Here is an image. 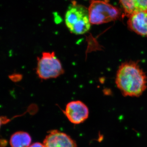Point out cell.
<instances>
[{"mask_svg": "<svg viewBox=\"0 0 147 147\" xmlns=\"http://www.w3.org/2000/svg\"><path fill=\"white\" fill-rule=\"evenodd\" d=\"M88 9L90 22L93 25L115 21L121 16L120 9L110 4L108 0H91Z\"/></svg>", "mask_w": 147, "mask_h": 147, "instance_id": "cell-3", "label": "cell"}, {"mask_svg": "<svg viewBox=\"0 0 147 147\" xmlns=\"http://www.w3.org/2000/svg\"><path fill=\"white\" fill-rule=\"evenodd\" d=\"M63 113L68 120L74 124L84 122L88 118L89 114L87 105L80 100L68 102Z\"/></svg>", "mask_w": 147, "mask_h": 147, "instance_id": "cell-5", "label": "cell"}, {"mask_svg": "<svg viewBox=\"0 0 147 147\" xmlns=\"http://www.w3.org/2000/svg\"><path fill=\"white\" fill-rule=\"evenodd\" d=\"M65 23L72 33L76 35L86 33L91 27L88 9L76 1H72L66 12Z\"/></svg>", "mask_w": 147, "mask_h": 147, "instance_id": "cell-2", "label": "cell"}, {"mask_svg": "<svg viewBox=\"0 0 147 147\" xmlns=\"http://www.w3.org/2000/svg\"><path fill=\"white\" fill-rule=\"evenodd\" d=\"M128 28L143 36L147 37V11L134 13L128 17Z\"/></svg>", "mask_w": 147, "mask_h": 147, "instance_id": "cell-7", "label": "cell"}, {"mask_svg": "<svg viewBox=\"0 0 147 147\" xmlns=\"http://www.w3.org/2000/svg\"><path fill=\"white\" fill-rule=\"evenodd\" d=\"M45 147H77L76 142L65 133L59 131H50L43 141Z\"/></svg>", "mask_w": 147, "mask_h": 147, "instance_id": "cell-6", "label": "cell"}, {"mask_svg": "<svg viewBox=\"0 0 147 147\" xmlns=\"http://www.w3.org/2000/svg\"><path fill=\"white\" fill-rule=\"evenodd\" d=\"M32 142L30 134L24 131H18L11 137L10 144L11 147H29Z\"/></svg>", "mask_w": 147, "mask_h": 147, "instance_id": "cell-9", "label": "cell"}, {"mask_svg": "<svg viewBox=\"0 0 147 147\" xmlns=\"http://www.w3.org/2000/svg\"><path fill=\"white\" fill-rule=\"evenodd\" d=\"M127 17L140 11H147V0H119Z\"/></svg>", "mask_w": 147, "mask_h": 147, "instance_id": "cell-8", "label": "cell"}, {"mask_svg": "<svg viewBox=\"0 0 147 147\" xmlns=\"http://www.w3.org/2000/svg\"><path fill=\"white\" fill-rule=\"evenodd\" d=\"M29 147H45L43 144L39 142H36V143H34L30 145Z\"/></svg>", "mask_w": 147, "mask_h": 147, "instance_id": "cell-11", "label": "cell"}, {"mask_svg": "<svg viewBox=\"0 0 147 147\" xmlns=\"http://www.w3.org/2000/svg\"><path fill=\"white\" fill-rule=\"evenodd\" d=\"M10 120L7 118L6 117L0 116V128L2 125L7 123Z\"/></svg>", "mask_w": 147, "mask_h": 147, "instance_id": "cell-10", "label": "cell"}, {"mask_svg": "<svg viewBox=\"0 0 147 147\" xmlns=\"http://www.w3.org/2000/svg\"><path fill=\"white\" fill-rule=\"evenodd\" d=\"M115 82L124 96L139 97L146 89L147 77L138 63L130 61L120 66Z\"/></svg>", "mask_w": 147, "mask_h": 147, "instance_id": "cell-1", "label": "cell"}, {"mask_svg": "<svg viewBox=\"0 0 147 147\" xmlns=\"http://www.w3.org/2000/svg\"><path fill=\"white\" fill-rule=\"evenodd\" d=\"M36 73L40 79L47 80L57 78L63 74L64 70L55 52H43L37 58Z\"/></svg>", "mask_w": 147, "mask_h": 147, "instance_id": "cell-4", "label": "cell"}]
</instances>
